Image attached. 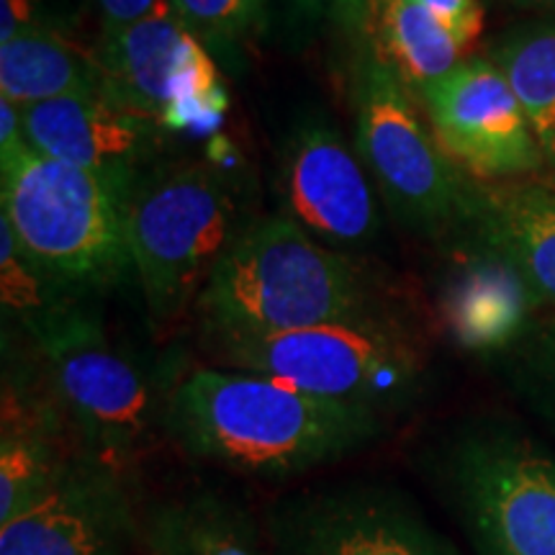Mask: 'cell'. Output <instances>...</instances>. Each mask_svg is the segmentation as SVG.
<instances>
[{"label": "cell", "mask_w": 555, "mask_h": 555, "mask_svg": "<svg viewBox=\"0 0 555 555\" xmlns=\"http://www.w3.org/2000/svg\"><path fill=\"white\" fill-rule=\"evenodd\" d=\"M163 427L193 461L288 481L363 453L386 435L388 416L255 373L198 365L165 393Z\"/></svg>", "instance_id": "cell-1"}, {"label": "cell", "mask_w": 555, "mask_h": 555, "mask_svg": "<svg viewBox=\"0 0 555 555\" xmlns=\"http://www.w3.org/2000/svg\"><path fill=\"white\" fill-rule=\"evenodd\" d=\"M206 332H291L380 317L363 270L288 217L247 227L196 301Z\"/></svg>", "instance_id": "cell-2"}, {"label": "cell", "mask_w": 555, "mask_h": 555, "mask_svg": "<svg viewBox=\"0 0 555 555\" xmlns=\"http://www.w3.org/2000/svg\"><path fill=\"white\" fill-rule=\"evenodd\" d=\"M18 324L78 448L134 481L139 457L163 425V404L142 367L69 296Z\"/></svg>", "instance_id": "cell-3"}, {"label": "cell", "mask_w": 555, "mask_h": 555, "mask_svg": "<svg viewBox=\"0 0 555 555\" xmlns=\"http://www.w3.org/2000/svg\"><path fill=\"white\" fill-rule=\"evenodd\" d=\"M204 350L221 367L386 416L412 406L425 388L422 347L384 314L270 335L204 330Z\"/></svg>", "instance_id": "cell-4"}, {"label": "cell", "mask_w": 555, "mask_h": 555, "mask_svg": "<svg viewBox=\"0 0 555 555\" xmlns=\"http://www.w3.org/2000/svg\"><path fill=\"white\" fill-rule=\"evenodd\" d=\"M0 219L62 291L99 288L131 268L127 201L73 165L21 142L0 155Z\"/></svg>", "instance_id": "cell-5"}, {"label": "cell", "mask_w": 555, "mask_h": 555, "mask_svg": "<svg viewBox=\"0 0 555 555\" xmlns=\"http://www.w3.org/2000/svg\"><path fill=\"white\" fill-rule=\"evenodd\" d=\"M240 201L208 163H159L127 204L131 270L152 322H172L198 301L221 255L240 237Z\"/></svg>", "instance_id": "cell-6"}, {"label": "cell", "mask_w": 555, "mask_h": 555, "mask_svg": "<svg viewBox=\"0 0 555 555\" xmlns=\"http://www.w3.org/2000/svg\"><path fill=\"white\" fill-rule=\"evenodd\" d=\"M352 147L393 219L420 234L466 227L474 180L442 152L416 95L386 62L356 44Z\"/></svg>", "instance_id": "cell-7"}, {"label": "cell", "mask_w": 555, "mask_h": 555, "mask_svg": "<svg viewBox=\"0 0 555 555\" xmlns=\"http://www.w3.org/2000/svg\"><path fill=\"white\" fill-rule=\"evenodd\" d=\"M476 555H555V453L509 422H481L435 461Z\"/></svg>", "instance_id": "cell-8"}, {"label": "cell", "mask_w": 555, "mask_h": 555, "mask_svg": "<svg viewBox=\"0 0 555 555\" xmlns=\"http://www.w3.org/2000/svg\"><path fill=\"white\" fill-rule=\"evenodd\" d=\"M103 95L168 134L219 127L227 108L221 67L178 13L163 0L150 16L99 41Z\"/></svg>", "instance_id": "cell-9"}, {"label": "cell", "mask_w": 555, "mask_h": 555, "mask_svg": "<svg viewBox=\"0 0 555 555\" xmlns=\"http://www.w3.org/2000/svg\"><path fill=\"white\" fill-rule=\"evenodd\" d=\"M273 555H463L425 512L384 483H327L266 512Z\"/></svg>", "instance_id": "cell-10"}, {"label": "cell", "mask_w": 555, "mask_h": 555, "mask_svg": "<svg viewBox=\"0 0 555 555\" xmlns=\"http://www.w3.org/2000/svg\"><path fill=\"white\" fill-rule=\"evenodd\" d=\"M442 152L474 180L509 183L547 165L515 90L489 57H463L416 95Z\"/></svg>", "instance_id": "cell-11"}, {"label": "cell", "mask_w": 555, "mask_h": 555, "mask_svg": "<svg viewBox=\"0 0 555 555\" xmlns=\"http://www.w3.org/2000/svg\"><path fill=\"white\" fill-rule=\"evenodd\" d=\"M134 481L78 453L50 489L0 525V555H134L144 515Z\"/></svg>", "instance_id": "cell-12"}, {"label": "cell", "mask_w": 555, "mask_h": 555, "mask_svg": "<svg viewBox=\"0 0 555 555\" xmlns=\"http://www.w3.org/2000/svg\"><path fill=\"white\" fill-rule=\"evenodd\" d=\"M278 193L286 217L332 249L373 245L384 227L356 147L322 116L301 119L283 142Z\"/></svg>", "instance_id": "cell-13"}, {"label": "cell", "mask_w": 555, "mask_h": 555, "mask_svg": "<svg viewBox=\"0 0 555 555\" xmlns=\"http://www.w3.org/2000/svg\"><path fill=\"white\" fill-rule=\"evenodd\" d=\"M21 121L34 150L99 178L127 204L139 180L159 165L170 137L106 95H67L21 108Z\"/></svg>", "instance_id": "cell-14"}, {"label": "cell", "mask_w": 555, "mask_h": 555, "mask_svg": "<svg viewBox=\"0 0 555 555\" xmlns=\"http://www.w3.org/2000/svg\"><path fill=\"white\" fill-rule=\"evenodd\" d=\"M466 227L483 253L517 273L538 307L555 309V191L540 183L474 180Z\"/></svg>", "instance_id": "cell-15"}, {"label": "cell", "mask_w": 555, "mask_h": 555, "mask_svg": "<svg viewBox=\"0 0 555 555\" xmlns=\"http://www.w3.org/2000/svg\"><path fill=\"white\" fill-rule=\"evenodd\" d=\"M356 44L386 62L420 95L463 60L457 41L420 0H339Z\"/></svg>", "instance_id": "cell-16"}, {"label": "cell", "mask_w": 555, "mask_h": 555, "mask_svg": "<svg viewBox=\"0 0 555 555\" xmlns=\"http://www.w3.org/2000/svg\"><path fill=\"white\" fill-rule=\"evenodd\" d=\"M144 555H268L266 527L232 496L193 489L144 512Z\"/></svg>", "instance_id": "cell-17"}, {"label": "cell", "mask_w": 555, "mask_h": 555, "mask_svg": "<svg viewBox=\"0 0 555 555\" xmlns=\"http://www.w3.org/2000/svg\"><path fill=\"white\" fill-rule=\"evenodd\" d=\"M0 95L18 108L67 95H103L99 50L52 26L18 34L0 44Z\"/></svg>", "instance_id": "cell-18"}, {"label": "cell", "mask_w": 555, "mask_h": 555, "mask_svg": "<svg viewBox=\"0 0 555 555\" xmlns=\"http://www.w3.org/2000/svg\"><path fill=\"white\" fill-rule=\"evenodd\" d=\"M515 90L532 134L555 165V16L525 21L499 34L486 50Z\"/></svg>", "instance_id": "cell-19"}, {"label": "cell", "mask_w": 555, "mask_h": 555, "mask_svg": "<svg viewBox=\"0 0 555 555\" xmlns=\"http://www.w3.org/2000/svg\"><path fill=\"white\" fill-rule=\"evenodd\" d=\"M538 307L512 268L483 253L455 291V317L463 335L478 345H515Z\"/></svg>", "instance_id": "cell-20"}, {"label": "cell", "mask_w": 555, "mask_h": 555, "mask_svg": "<svg viewBox=\"0 0 555 555\" xmlns=\"http://www.w3.org/2000/svg\"><path fill=\"white\" fill-rule=\"evenodd\" d=\"M0 291H3L5 314L11 311L16 322H26L67 298V291H62L34 266L29 255L21 249L18 240L13 237L9 221L3 219H0Z\"/></svg>", "instance_id": "cell-21"}, {"label": "cell", "mask_w": 555, "mask_h": 555, "mask_svg": "<svg viewBox=\"0 0 555 555\" xmlns=\"http://www.w3.org/2000/svg\"><path fill=\"white\" fill-rule=\"evenodd\" d=\"M512 376L532 406L555 425V314L532 322L512 345Z\"/></svg>", "instance_id": "cell-22"}, {"label": "cell", "mask_w": 555, "mask_h": 555, "mask_svg": "<svg viewBox=\"0 0 555 555\" xmlns=\"http://www.w3.org/2000/svg\"><path fill=\"white\" fill-rule=\"evenodd\" d=\"M178 13L201 44L214 54L221 67H242V41H245V0H176Z\"/></svg>", "instance_id": "cell-23"}, {"label": "cell", "mask_w": 555, "mask_h": 555, "mask_svg": "<svg viewBox=\"0 0 555 555\" xmlns=\"http://www.w3.org/2000/svg\"><path fill=\"white\" fill-rule=\"evenodd\" d=\"M437 24L457 41L463 52L474 47L483 29V9L478 0H420Z\"/></svg>", "instance_id": "cell-24"}, {"label": "cell", "mask_w": 555, "mask_h": 555, "mask_svg": "<svg viewBox=\"0 0 555 555\" xmlns=\"http://www.w3.org/2000/svg\"><path fill=\"white\" fill-rule=\"evenodd\" d=\"M101 18V37L114 34L134 21L150 16L163 0H93Z\"/></svg>", "instance_id": "cell-25"}, {"label": "cell", "mask_w": 555, "mask_h": 555, "mask_svg": "<svg viewBox=\"0 0 555 555\" xmlns=\"http://www.w3.org/2000/svg\"><path fill=\"white\" fill-rule=\"evenodd\" d=\"M39 26L37 0H0V44Z\"/></svg>", "instance_id": "cell-26"}, {"label": "cell", "mask_w": 555, "mask_h": 555, "mask_svg": "<svg viewBox=\"0 0 555 555\" xmlns=\"http://www.w3.org/2000/svg\"><path fill=\"white\" fill-rule=\"evenodd\" d=\"M21 142H26L21 108L0 99V155H9V152L16 150Z\"/></svg>", "instance_id": "cell-27"}, {"label": "cell", "mask_w": 555, "mask_h": 555, "mask_svg": "<svg viewBox=\"0 0 555 555\" xmlns=\"http://www.w3.org/2000/svg\"><path fill=\"white\" fill-rule=\"evenodd\" d=\"M288 5L298 21H319L330 11H337L339 0H288Z\"/></svg>", "instance_id": "cell-28"}, {"label": "cell", "mask_w": 555, "mask_h": 555, "mask_svg": "<svg viewBox=\"0 0 555 555\" xmlns=\"http://www.w3.org/2000/svg\"><path fill=\"white\" fill-rule=\"evenodd\" d=\"M270 0H245V26L249 37H260L268 26Z\"/></svg>", "instance_id": "cell-29"}, {"label": "cell", "mask_w": 555, "mask_h": 555, "mask_svg": "<svg viewBox=\"0 0 555 555\" xmlns=\"http://www.w3.org/2000/svg\"><path fill=\"white\" fill-rule=\"evenodd\" d=\"M512 3L522 5V9H545V11H555V0H512Z\"/></svg>", "instance_id": "cell-30"}]
</instances>
